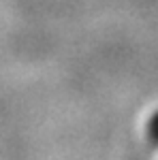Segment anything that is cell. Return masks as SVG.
Listing matches in <instances>:
<instances>
[{"label":"cell","instance_id":"1","mask_svg":"<svg viewBox=\"0 0 158 160\" xmlns=\"http://www.w3.org/2000/svg\"><path fill=\"white\" fill-rule=\"evenodd\" d=\"M147 137H150V141L158 145V111L150 118V122H147Z\"/></svg>","mask_w":158,"mask_h":160}]
</instances>
